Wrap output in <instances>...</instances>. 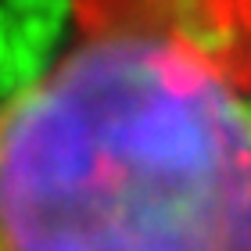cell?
I'll use <instances>...</instances> for the list:
<instances>
[{"label": "cell", "mask_w": 251, "mask_h": 251, "mask_svg": "<svg viewBox=\"0 0 251 251\" xmlns=\"http://www.w3.org/2000/svg\"><path fill=\"white\" fill-rule=\"evenodd\" d=\"M248 90L251 0H72L0 104V251H251Z\"/></svg>", "instance_id": "1"}]
</instances>
